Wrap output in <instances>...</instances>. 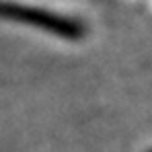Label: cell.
Listing matches in <instances>:
<instances>
[{"mask_svg": "<svg viewBox=\"0 0 152 152\" xmlns=\"http://www.w3.org/2000/svg\"><path fill=\"white\" fill-rule=\"evenodd\" d=\"M0 17L37 27V29L50 31V33L68 37V39H78L84 33V27L78 21H72L68 17L56 15L50 10H39V8H31V6H23V4H15V2H0Z\"/></svg>", "mask_w": 152, "mask_h": 152, "instance_id": "6da1fadb", "label": "cell"}, {"mask_svg": "<svg viewBox=\"0 0 152 152\" xmlns=\"http://www.w3.org/2000/svg\"><path fill=\"white\" fill-rule=\"evenodd\" d=\"M146 152H152V148H150V150H146Z\"/></svg>", "mask_w": 152, "mask_h": 152, "instance_id": "7a4b0ae2", "label": "cell"}]
</instances>
